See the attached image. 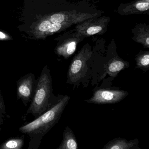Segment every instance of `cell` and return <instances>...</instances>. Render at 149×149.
<instances>
[{"label":"cell","mask_w":149,"mask_h":149,"mask_svg":"<svg viewBox=\"0 0 149 149\" xmlns=\"http://www.w3.org/2000/svg\"><path fill=\"white\" fill-rule=\"evenodd\" d=\"M12 40V37L9 35L0 31V40L7 41Z\"/></svg>","instance_id":"2e32d148"},{"label":"cell","mask_w":149,"mask_h":149,"mask_svg":"<svg viewBox=\"0 0 149 149\" xmlns=\"http://www.w3.org/2000/svg\"><path fill=\"white\" fill-rule=\"evenodd\" d=\"M125 64L124 61L118 60H114L109 64L108 68V72L111 75L114 73H118L125 68Z\"/></svg>","instance_id":"8fae6325"},{"label":"cell","mask_w":149,"mask_h":149,"mask_svg":"<svg viewBox=\"0 0 149 149\" xmlns=\"http://www.w3.org/2000/svg\"><path fill=\"white\" fill-rule=\"evenodd\" d=\"M36 80L34 74L29 73L19 79L17 83V96L25 106L32 100L34 94Z\"/></svg>","instance_id":"5b68a950"},{"label":"cell","mask_w":149,"mask_h":149,"mask_svg":"<svg viewBox=\"0 0 149 149\" xmlns=\"http://www.w3.org/2000/svg\"><path fill=\"white\" fill-rule=\"evenodd\" d=\"M129 93L119 90L100 88L94 92L93 96L86 102L96 104H110L116 103L125 98Z\"/></svg>","instance_id":"277c9868"},{"label":"cell","mask_w":149,"mask_h":149,"mask_svg":"<svg viewBox=\"0 0 149 149\" xmlns=\"http://www.w3.org/2000/svg\"><path fill=\"white\" fill-rule=\"evenodd\" d=\"M65 25H67V23H52L47 32L45 34V38L53 34L60 31L63 28Z\"/></svg>","instance_id":"4fadbf2b"},{"label":"cell","mask_w":149,"mask_h":149,"mask_svg":"<svg viewBox=\"0 0 149 149\" xmlns=\"http://www.w3.org/2000/svg\"><path fill=\"white\" fill-rule=\"evenodd\" d=\"M146 46H147V47H148V46H149V38L148 37H147V38H146Z\"/></svg>","instance_id":"e0dca14e"},{"label":"cell","mask_w":149,"mask_h":149,"mask_svg":"<svg viewBox=\"0 0 149 149\" xmlns=\"http://www.w3.org/2000/svg\"><path fill=\"white\" fill-rule=\"evenodd\" d=\"M78 144L74 132L69 126L65 128L63 133V139L60 146L56 149H77Z\"/></svg>","instance_id":"52a82bcc"},{"label":"cell","mask_w":149,"mask_h":149,"mask_svg":"<svg viewBox=\"0 0 149 149\" xmlns=\"http://www.w3.org/2000/svg\"><path fill=\"white\" fill-rule=\"evenodd\" d=\"M91 56L90 50L82 49L74 57L68 71V83L77 82L83 77L86 69V63Z\"/></svg>","instance_id":"3957f363"},{"label":"cell","mask_w":149,"mask_h":149,"mask_svg":"<svg viewBox=\"0 0 149 149\" xmlns=\"http://www.w3.org/2000/svg\"><path fill=\"white\" fill-rule=\"evenodd\" d=\"M76 47L77 42L72 41H70L58 47L56 49V53L59 55L62 56L67 59L74 53Z\"/></svg>","instance_id":"9c48e42d"},{"label":"cell","mask_w":149,"mask_h":149,"mask_svg":"<svg viewBox=\"0 0 149 149\" xmlns=\"http://www.w3.org/2000/svg\"><path fill=\"white\" fill-rule=\"evenodd\" d=\"M102 29V28L100 26H92L87 29L86 33L88 35H94L101 32Z\"/></svg>","instance_id":"5bb4252c"},{"label":"cell","mask_w":149,"mask_h":149,"mask_svg":"<svg viewBox=\"0 0 149 149\" xmlns=\"http://www.w3.org/2000/svg\"><path fill=\"white\" fill-rule=\"evenodd\" d=\"M24 136L20 137L11 138L0 145V149H21L24 145Z\"/></svg>","instance_id":"30bf717a"},{"label":"cell","mask_w":149,"mask_h":149,"mask_svg":"<svg viewBox=\"0 0 149 149\" xmlns=\"http://www.w3.org/2000/svg\"><path fill=\"white\" fill-rule=\"evenodd\" d=\"M136 68L141 69L148 70L149 68V53L144 54L137 58Z\"/></svg>","instance_id":"7c38bea8"},{"label":"cell","mask_w":149,"mask_h":149,"mask_svg":"<svg viewBox=\"0 0 149 149\" xmlns=\"http://www.w3.org/2000/svg\"><path fill=\"white\" fill-rule=\"evenodd\" d=\"M70 97L59 95L54 96L48 109L33 121L20 127L22 133L29 137L28 149H37L43 136L58 123Z\"/></svg>","instance_id":"6da1fadb"},{"label":"cell","mask_w":149,"mask_h":149,"mask_svg":"<svg viewBox=\"0 0 149 149\" xmlns=\"http://www.w3.org/2000/svg\"><path fill=\"white\" fill-rule=\"evenodd\" d=\"M136 8L139 11H147L149 8V1L139 2L136 5Z\"/></svg>","instance_id":"9a60e30c"},{"label":"cell","mask_w":149,"mask_h":149,"mask_svg":"<svg viewBox=\"0 0 149 149\" xmlns=\"http://www.w3.org/2000/svg\"><path fill=\"white\" fill-rule=\"evenodd\" d=\"M138 139L127 141L125 139L117 138L109 141L103 149H132L138 148Z\"/></svg>","instance_id":"8992f818"},{"label":"cell","mask_w":149,"mask_h":149,"mask_svg":"<svg viewBox=\"0 0 149 149\" xmlns=\"http://www.w3.org/2000/svg\"><path fill=\"white\" fill-rule=\"evenodd\" d=\"M52 23L47 17L41 19L36 25L33 30V34L36 38L45 39V34Z\"/></svg>","instance_id":"ba28073f"},{"label":"cell","mask_w":149,"mask_h":149,"mask_svg":"<svg viewBox=\"0 0 149 149\" xmlns=\"http://www.w3.org/2000/svg\"><path fill=\"white\" fill-rule=\"evenodd\" d=\"M52 92L50 70L45 66L40 75L36 79L34 94L27 114H31L36 118L44 113L48 109L54 97Z\"/></svg>","instance_id":"7a4b0ae2"}]
</instances>
